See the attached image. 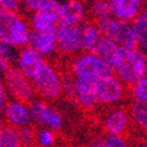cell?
<instances>
[{
  "instance_id": "cell-2",
  "label": "cell",
  "mask_w": 147,
  "mask_h": 147,
  "mask_svg": "<svg viewBox=\"0 0 147 147\" xmlns=\"http://www.w3.org/2000/svg\"><path fill=\"white\" fill-rule=\"evenodd\" d=\"M69 69V74L76 80H85L93 84L99 79L114 76V69L111 66L91 53H84L73 58Z\"/></svg>"
},
{
  "instance_id": "cell-4",
  "label": "cell",
  "mask_w": 147,
  "mask_h": 147,
  "mask_svg": "<svg viewBox=\"0 0 147 147\" xmlns=\"http://www.w3.org/2000/svg\"><path fill=\"white\" fill-rule=\"evenodd\" d=\"M3 85L5 91L13 96L14 100L25 104L32 101L35 93L32 82L24 77L16 67H11L7 72L4 73Z\"/></svg>"
},
{
  "instance_id": "cell-38",
  "label": "cell",
  "mask_w": 147,
  "mask_h": 147,
  "mask_svg": "<svg viewBox=\"0 0 147 147\" xmlns=\"http://www.w3.org/2000/svg\"><path fill=\"white\" fill-rule=\"evenodd\" d=\"M141 147H146V144H142V146Z\"/></svg>"
},
{
  "instance_id": "cell-6",
  "label": "cell",
  "mask_w": 147,
  "mask_h": 147,
  "mask_svg": "<svg viewBox=\"0 0 147 147\" xmlns=\"http://www.w3.org/2000/svg\"><path fill=\"white\" fill-rule=\"evenodd\" d=\"M57 50L66 55H76L82 51L81 24L76 26L57 25Z\"/></svg>"
},
{
  "instance_id": "cell-17",
  "label": "cell",
  "mask_w": 147,
  "mask_h": 147,
  "mask_svg": "<svg viewBox=\"0 0 147 147\" xmlns=\"http://www.w3.org/2000/svg\"><path fill=\"white\" fill-rule=\"evenodd\" d=\"M30 33H31V28L28 26V24L22 18H20L11 31L9 38H8V44L11 46H13L14 48L26 47L27 42H28Z\"/></svg>"
},
{
  "instance_id": "cell-34",
  "label": "cell",
  "mask_w": 147,
  "mask_h": 147,
  "mask_svg": "<svg viewBox=\"0 0 147 147\" xmlns=\"http://www.w3.org/2000/svg\"><path fill=\"white\" fill-rule=\"evenodd\" d=\"M11 67H12V64L9 63V61L5 57L0 55V73H3L4 74V73L7 72Z\"/></svg>"
},
{
  "instance_id": "cell-16",
  "label": "cell",
  "mask_w": 147,
  "mask_h": 147,
  "mask_svg": "<svg viewBox=\"0 0 147 147\" xmlns=\"http://www.w3.org/2000/svg\"><path fill=\"white\" fill-rule=\"evenodd\" d=\"M131 27L137 42V48L145 51L147 47V13L142 9L138 17L131 22Z\"/></svg>"
},
{
  "instance_id": "cell-39",
  "label": "cell",
  "mask_w": 147,
  "mask_h": 147,
  "mask_svg": "<svg viewBox=\"0 0 147 147\" xmlns=\"http://www.w3.org/2000/svg\"><path fill=\"white\" fill-rule=\"evenodd\" d=\"M0 81H1V77H0Z\"/></svg>"
},
{
  "instance_id": "cell-11",
  "label": "cell",
  "mask_w": 147,
  "mask_h": 147,
  "mask_svg": "<svg viewBox=\"0 0 147 147\" xmlns=\"http://www.w3.org/2000/svg\"><path fill=\"white\" fill-rule=\"evenodd\" d=\"M86 17V6L78 0H68L61 3L60 17L58 25L61 26H76L82 24Z\"/></svg>"
},
{
  "instance_id": "cell-21",
  "label": "cell",
  "mask_w": 147,
  "mask_h": 147,
  "mask_svg": "<svg viewBox=\"0 0 147 147\" xmlns=\"http://www.w3.org/2000/svg\"><path fill=\"white\" fill-rule=\"evenodd\" d=\"M0 147H21L17 128L6 124L0 126Z\"/></svg>"
},
{
  "instance_id": "cell-31",
  "label": "cell",
  "mask_w": 147,
  "mask_h": 147,
  "mask_svg": "<svg viewBox=\"0 0 147 147\" xmlns=\"http://www.w3.org/2000/svg\"><path fill=\"white\" fill-rule=\"evenodd\" d=\"M105 147H128L126 139L122 136H107L104 138Z\"/></svg>"
},
{
  "instance_id": "cell-36",
  "label": "cell",
  "mask_w": 147,
  "mask_h": 147,
  "mask_svg": "<svg viewBox=\"0 0 147 147\" xmlns=\"http://www.w3.org/2000/svg\"><path fill=\"white\" fill-rule=\"evenodd\" d=\"M88 147H105V142H104V138L102 137H94L91 139Z\"/></svg>"
},
{
  "instance_id": "cell-24",
  "label": "cell",
  "mask_w": 147,
  "mask_h": 147,
  "mask_svg": "<svg viewBox=\"0 0 147 147\" xmlns=\"http://www.w3.org/2000/svg\"><path fill=\"white\" fill-rule=\"evenodd\" d=\"M132 115H133L134 122L138 125V127L146 131L147 128V104L134 101L132 105Z\"/></svg>"
},
{
  "instance_id": "cell-9",
  "label": "cell",
  "mask_w": 147,
  "mask_h": 147,
  "mask_svg": "<svg viewBox=\"0 0 147 147\" xmlns=\"http://www.w3.org/2000/svg\"><path fill=\"white\" fill-rule=\"evenodd\" d=\"M108 5L111 17L125 22H132L142 11L140 0H109Z\"/></svg>"
},
{
  "instance_id": "cell-23",
  "label": "cell",
  "mask_w": 147,
  "mask_h": 147,
  "mask_svg": "<svg viewBox=\"0 0 147 147\" xmlns=\"http://www.w3.org/2000/svg\"><path fill=\"white\" fill-rule=\"evenodd\" d=\"M46 106L47 104L42 100H32V102L28 105L31 121H33L36 126L44 127V113Z\"/></svg>"
},
{
  "instance_id": "cell-19",
  "label": "cell",
  "mask_w": 147,
  "mask_h": 147,
  "mask_svg": "<svg viewBox=\"0 0 147 147\" xmlns=\"http://www.w3.org/2000/svg\"><path fill=\"white\" fill-rule=\"evenodd\" d=\"M60 8H61L60 1H57V0H41L40 7L35 13H38L44 20L52 24V25H58L60 17Z\"/></svg>"
},
{
  "instance_id": "cell-1",
  "label": "cell",
  "mask_w": 147,
  "mask_h": 147,
  "mask_svg": "<svg viewBox=\"0 0 147 147\" xmlns=\"http://www.w3.org/2000/svg\"><path fill=\"white\" fill-rule=\"evenodd\" d=\"M112 68L114 69V76L125 86H132L141 79L146 78V53L139 48H133V50L119 48L113 60Z\"/></svg>"
},
{
  "instance_id": "cell-22",
  "label": "cell",
  "mask_w": 147,
  "mask_h": 147,
  "mask_svg": "<svg viewBox=\"0 0 147 147\" xmlns=\"http://www.w3.org/2000/svg\"><path fill=\"white\" fill-rule=\"evenodd\" d=\"M61 126H63V117H61V114L55 107L47 105L44 113V127L53 132L60 129Z\"/></svg>"
},
{
  "instance_id": "cell-5",
  "label": "cell",
  "mask_w": 147,
  "mask_h": 147,
  "mask_svg": "<svg viewBox=\"0 0 147 147\" xmlns=\"http://www.w3.org/2000/svg\"><path fill=\"white\" fill-rule=\"evenodd\" d=\"M94 90L99 105L114 106L125 96L126 87L115 76L99 79L94 84Z\"/></svg>"
},
{
  "instance_id": "cell-28",
  "label": "cell",
  "mask_w": 147,
  "mask_h": 147,
  "mask_svg": "<svg viewBox=\"0 0 147 147\" xmlns=\"http://www.w3.org/2000/svg\"><path fill=\"white\" fill-rule=\"evenodd\" d=\"M18 136L21 147H32L35 141V133L31 126L18 128Z\"/></svg>"
},
{
  "instance_id": "cell-13",
  "label": "cell",
  "mask_w": 147,
  "mask_h": 147,
  "mask_svg": "<svg viewBox=\"0 0 147 147\" xmlns=\"http://www.w3.org/2000/svg\"><path fill=\"white\" fill-rule=\"evenodd\" d=\"M74 93L76 104H78L84 111L92 112L99 107L93 82L74 79Z\"/></svg>"
},
{
  "instance_id": "cell-18",
  "label": "cell",
  "mask_w": 147,
  "mask_h": 147,
  "mask_svg": "<svg viewBox=\"0 0 147 147\" xmlns=\"http://www.w3.org/2000/svg\"><path fill=\"white\" fill-rule=\"evenodd\" d=\"M119 48L120 47L114 42L113 39L107 38V36H101V39L99 40V44H98L93 54L99 57L101 60H104L105 63H107L112 67L113 60L119 51Z\"/></svg>"
},
{
  "instance_id": "cell-7",
  "label": "cell",
  "mask_w": 147,
  "mask_h": 147,
  "mask_svg": "<svg viewBox=\"0 0 147 147\" xmlns=\"http://www.w3.org/2000/svg\"><path fill=\"white\" fill-rule=\"evenodd\" d=\"M45 63H46L45 58L38 54L31 47L26 46L24 48H20V51L17 53L16 68L26 79L32 81L36 77V74L40 72Z\"/></svg>"
},
{
  "instance_id": "cell-27",
  "label": "cell",
  "mask_w": 147,
  "mask_h": 147,
  "mask_svg": "<svg viewBox=\"0 0 147 147\" xmlns=\"http://www.w3.org/2000/svg\"><path fill=\"white\" fill-rule=\"evenodd\" d=\"M131 94L134 101L146 102L147 101V79L144 78L140 81L131 86Z\"/></svg>"
},
{
  "instance_id": "cell-29",
  "label": "cell",
  "mask_w": 147,
  "mask_h": 147,
  "mask_svg": "<svg viewBox=\"0 0 147 147\" xmlns=\"http://www.w3.org/2000/svg\"><path fill=\"white\" fill-rule=\"evenodd\" d=\"M35 140L41 147H51L54 144L55 137H54V133L50 129H42L39 132V134L35 136Z\"/></svg>"
},
{
  "instance_id": "cell-33",
  "label": "cell",
  "mask_w": 147,
  "mask_h": 147,
  "mask_svg": "<svg viewBox=\"0 0 147 147\" xmlns=\"http://www.w3.org/2000/svg\"><path fill=\"white\" fill-rule=\"evenodd\" d=\"M0 6H1V9L17 12L20 7V1L18 0H0Z\"/></svg>"
},
{
  "instance_id": "cell-40",
  "label": "cell",
  "mask_w": 147,
  "mask_h": 147,
  "mask_svg": "<svg viewBox=\"0 0 147 147\" xmlns=\"http://www.w3.org/2000/svg\"><path fill=\"white\" fill-rule=\"evenodd\" d=\"M0 9H1V6H0Z\"/></svg>"
},
{
  "instance_id": "cell-35",
  "label": "cell",
  "mask_w": 147,
  "mask_h": 147,
  "mask_svg": "<svg viewBox=\"0 0 147 147\" xmlns=\"http://www.w3.org/2000/svg\"><path fill=\"white\" fill-rule=\"evenodd\" d=\"M6 104V91L3 85V81H0V111H4V107Z\"/></svg>"
},
{
  "instance_id": "cell-12",
  "label": "cell",
  "mask_w": 147,
  "mask_h": 147,
  "mask_svg": "<svg viewBox=\"0 0 147 147\" xmlns=\"http://www.w3.org/2000/svg\"><path fill=\"white\" fill-rule=\"evenodd\" d=\"M129 125V114L122 107H113L104 118L107 136H122Z\"/></svg>"
},
{
  "instance_id": "cell-3",
  "label": "cell",
  "mask_w": 147,
  "mask_h": 147,
  "mask_svg": "<svg viewBox=\"0 0 147 147\" xmlns=\"http://www.w3.org/2000/svg\"><path fill=\"white\" fill-rule=\"evenodd\" d=\"M31 82L34 92L39 93L45 99L54 100L61 96V76L51 64L45 63Z\"/></svg>"
},
{
  "instance_id": "cell-32",
  "label": "cell",
  "mask_w": 147,
  "mask_h": 147,
  "mask_svg": "<svg viewBox=\"0 0 147 147\" xmlns=\"http://www.w3.org/2000/svg\"><path fill=\"white\" fill-rule=\"evenodd\" d=\"M40 4H41V0H24V1L20 3V6L26 12H30L31 14H33L35 12H38Z\"/></svg>"
},
{
  "instance_id": "cell-10",
  "label": "cell",
  "mask_w": 147,
  "mask_h": 147,
  "mask_svg": "<svg viewBox=\"0 0 147 147\" xmlns=\"http://www.w3.org/2000/svg\"><path fill=\"white\" fill-rule=\"evenodd\" d=\"M27 46L42 58L53 54L57 51V28L47 32L31 31Z\"/></svg>"
},
{
  "instance_id": "cell-14",
  "label": "cell",
  "mask_w": 147,
  "mask_h": 147,
  "mask_svg": "<svg viewBox=\"0 0 147 147\" xmlns=\"http://www.w3.org/2000/svg\"><path fill=\"white\" fill-rule=\"evenodd\" d=\"M111 39H113L114 42L120 48H122V50H133V48H137V42H136V38H134L132 27H131V22L117 20Z\"/></svg>"
},
{
  "instance_id": "cell-30",
  "label": "cell",
  "mask_w": 147,
  "mask_h": 147,
  "mask_svg": "<svg viewBox=\"0 0 147 147\" xmlns=\"http://www.w3.org/2000/svg\"><path fill=\"white\" fill-rule=\"evenodd\" d=\"M0 55L5 57L11 64H13L17 58L16 48L13 46H11L8 42H6L5 40L0 39Z\"/></svg>"
},
{
  "instance_id": "cell-8",
  "label": "cell",
  "mask_w": 147,
  "mask_h": 147,
  "mask_svg": "<svg viewBox=\"0 0 147 147\" xmlns=\"http://www.w3.org/2000/svg\"><path fill=\"white\" fill-rule=\"evenodd\" d=\"M3 115L6 120V125L12 126L17 129L28 126L31 122L28 105L17 100L5 104Z\"/></svg>"
},
{
  "instance_id": "cell-15",
  "label": "cell",
  "mask_w": 147,
  "mask_h": 147,
  "mask_svg": "<svg viewBox=\"0 0 147 147\" xmlns=\"http://www.w3.org/2000/svg\"><path fill=\"white\" fill-rule=\"evenodd\" d=\"M101 36L102 35L100 31L98 30L95 22L81 24V41H82V51H85V53L93 54Z\"/></svg>"
},
{
  "instance_id": "cell-26",
  "label": "cell",
  "mask_w": 147,
  "mask_h": 147,
  "mask_svg": "<svg viewBox=\"0 0 147 147\" xmlns=\"http://www.w3.org/2000/svg\"><path fill=\"white\" fill-rule=\"evenodd\" d=\"M90 11H91L92 17L95 19V21L111 16L108 1H104V0H98V1H94L91 5Z\"/></svg>"
},
{
  "instance_id": "cell-37",
  "label": "cell",
  "mask_w": 147,
  "mask_h": 147,
  "mask_svg": "<svg viewBox=\"0 0 147 147\" xmlns=\"http://www.w3.org/2000/svg\"><path fill=\"white\" fill-rule=\"evenodd\" d=\"M1 118H3V112L0 111V120H1Z\"/></svg>"
},
{
  "instance_id": "cell-25",
  "label": "cell",
  "mask_w": 147,
  "mask_h": 147,
  "mask_svg": "<svg viewBox=\"0 0 147 147\" xmlns=\"http://www.w3.org/2000/svg\"><path fill=\"white\" fill-rule=\"evenodd\" d=\"M61 94H64L71 102H76L74 78L69 73L61 76Z\"/></svg>"
},
{
  "instance_id": "cell-20",
  "label": "cell",
  "mask_w": 147,
  "mask_h": 147,
  "mask_svg": "<svg viewBox=\"0 0 147 147\" xmlns=\"http://www.w3.org/2000/svg\"><path fill=\"white\" fill-rule=\"evenodd\" d=\"M20 18L21 17L19 16L18 12L0 9V39L8 42L11 31Z\"/></svg>"
}]
</instances>
